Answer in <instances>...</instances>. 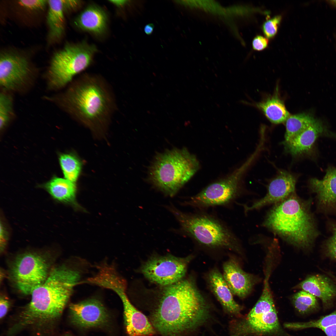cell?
Here are the masks:
<instances>
[{
	"label": "cell",
	"mask_w": 336,
	"mask_h": 336,
	"mask_svg": "<svg viewBox=\"0 0 336 336\" xmlns=\"http://www.w3.org/2000/svg\"><path fill=\"white\" fill-rule=\"evenodd\" d=\"M209 307L191 279L164 286L150 319L161 336H184L202 324Z\"/></svg>",
	"instance_id": "6da1fadb"
},
{
	"label": "cell",
	"mask_w": 336,
	"mask_h": 336,
	"mask_svg": "<svg viewBox=\"0 0 336 336\" xmlns=\"http://www.w3.org/2000/svg\"><path fill=\"white\" fill-rule=\"evenodd\" d=\"M80 277L79 272L65 265L51 268L46 280L31 293L30 301L14 324L15 329L20 332L34 329L43 334L46 328L53 327L62 314L74 287L79 284Z\"/></svg>",
	"instance_id": "7a4b0ae2"
},
{
	"label": "cell",
	"mask_w": 336,
	"mask_h": 336,
	"mask_svg": "<svg viewBox=\"0 0 336 336\" xmlns=\"http://www.w3.org/2000/svg\"><path fill=\"white\" fill-rule=\"evenodd\" d=\"M61 101L72 117L96 134L106 131L117 107L107 81L100 75L88 73L72 82Z\"/></svg>",
	"instance_id": "3957f363"
},
{
	"label": "cell",
	"mask_w": 336,
	"mask_h": 336,
	"mask_svg": "<svg viewBox=\"0 0 336 336\" xmlns=\"http://www.w3.org/2000/svg\"><path fill=\"white\" fill-rule=\"evenodd\" d=\"M263 226L288 243L309 247L316 233L307 203L294 193L275 204L268 212Z\"/></svg>",
	"instance_id": "277c9868"
},
{
	"label": "cell",
	"mask_w": 336,
	"mask_h": 336,
	"mask_svg": "<svg viewBox=\"0 0 336 336\" xmlns=\"http://www.w3.org/2000/svg\"><path fill=\"white\" fill-rule=\"evenodd\" d=\"M167 207L179 222L182 231L198 245L210 249L241 253L238 237L216 217L202 210L187 213L172 206Z\"/></svg>",
	"instance_id": "5b68a950"
},
{
	"label": "cell",
	"mask_w": 336,
	"mask_h": 336,
	"mask_svg": "<svg viewBox=\"0 0 336 336\" xmlns=\"http://www.w3.org/2000/svg\"><path fill=\"white\" fill-rule=\"evenodd\" d=\"M199 167L196 157L187 149L174 148L156 156L149 167L148 180L157 189L172 196Z\"/></svg>",
	"instance_id": "8992f818"
},
{
	"label": "cell",
	"mask_w": 336,
	"mask_h": 336,
	"mask_svg": "<svg viewBox=\"0 0 336 336\" xmlns=\"http://www.w3.org/2000/svg\"><path fill=\"white\" fill-rule=\"evenodd\" d=\"M97 51L94 45L85 42L67 45L51 60L48 72L50 85L60 88L71 82L90 65Z\"/></svg>",
	"instance_id": "52a82bcc"
},
{
	"label": "cell",
	"mask_w": 336,
	"mask_h": 336,
	"mask_svg": "<svg viewBox=\"0 0 336 336\" xmlns=\"http://www.w3.org/2000/svg\"><path fill=\"white\" fill-rule=\"evenodd\" d=\"M253 160L249 158L231 174L209 184L190 198L184 204L203 210L210 207L232 204L242 194V176Z\"/></svg>",
	"instance_id": "ba28073f"
},
{
	"label": "cell",
	"mask_w": 336,
	"mask_h": 336,
	"mask_svg": "<svg viewBox=\"0 0 336 336\" xmlns=\"http://www.w3.org/2000/svg\"><path fill=\"white\" fill-rule=\"evenodd\" d=\"M243 336H293L281 326L270 290L264 288L259 299L239 326Z\"/></svg>",
	"instance_id": "9c48e42d"
},
{
	"label": "cell",
	"mask_w": 336,
	"mask_h": 336,
	"mask_svg": "<svg viewBox=\"0 0 336 336\" xmlns=\"http://www.w3.org/2000/svg\"><path fill=\"white\" fill-rule=\"evenodd\" d=\"M50 265L48 259L39 253L26 252L18 255L10 269L11 279L21 293L31 294L47 278Z\"/></svg>",
	"instance_id": "30bf717a"
},
{
	"label": "cell",
	"mask_w": 336,
	"mask_h": 336,
	"mask_svg": "<svg viewBox=\"0 0 336 336\" xmlns=\"http://www.w3.org/2000/svg\"><path fill=\"white\" fill-rule=\"evenodd\" d=\"M192 255L184 258L172 255L154 257L142 266V273L149 280L157 284L166 286L183 279Z\"/></svg>",
	"instance_id": "8fae6325"
},
{
	"label": "cell",
	"mask_w": 336,
	"mask_h": 336,
	"mask_svg": "<svg viewBox=\"0 0 336 336\" xmlns=\"http://www.w3.org/2000/svg\"><path fill=\"white\" fill-rule=\"evenodd\" d=\"M297 179L293 174L281 170L272 179L267 186V192L261 198L254 202L251 205L244 204V212L259 209L266 206L274 204L295 193Z\"/></svg>",
	"instance_id": "7c38bea8"
},
{
	"label": "cell",
	"mask_w": 336,
	"mask_h": 336,
	"mask_svg": "<svg viewBox=\"0 0 336 336\" xmlns=\"http://www.w3.org/2000/svg\"><path fill=\"white\" fill-rule=\"evenodd\" d=\"M30 71L29 63L25 57L5 53L0 58V85L3 88L15 90L23 84Z\"/></svg>",
	"instance_id": "4fadbf2b"
},
{
	"label": "cell",
	"mask_w": 336,
	"mask_h": 336,
	"mask_svg": "<svg viewBox=\"0 0 336 336\" xmlns=\"http://www.w3.org/2000/svg\"><path fill=\"white\" fill-rule=\"evenodd\" d=\"M127 287H117L114 292L123 304L126 330L128 336H153L156 333L149 319L131 303L126 294Z\"/></svg>",
	"instance_id": "5bb4252c"
},
{
	"label": "cell",
	"mask_w": 336,
	"mask_h": 336,
	"mask_svg": "<svg viewBox=\"0 0 336 336\" xmlns=\"http://www.w3.org/2000/svg\"><path fill=\"white\" fill-rule=\"evenodd\" d=\"M69 309L72 322L82 327L101 325L107 321L108 318L105 307L100 301L95 299L71 304Z\"/></svg>",
	"instance_id": "9a60e30c"
},
{
	"label": "cell",
	"mask_w": 336,
	"mask_h": 336,
	"mask_svg": "<svg viewBox=\"0 0 336 336\" xmlns=\"http://www.w3.org/2000/svg\"><path fill=\"white\" fill-rule=\"evenodd\" d=\"M223 278L232 294L241 298L250 293L259 279L244 271L236 259L231 257L223 266Z\"/></svg>",
	"instance_id": "2e32d148"
},
{
	"label": "cell",
	"mask_w": 336,
	"mask_h": 336,
	"mask_svg": "<svg viewBox=\"0 0 336 336\" xmlns=\"http://www.w3.org/2000/svg\"><path fill=\"white\" fill-rule=\"evenodd\" d=\"M207 280L210 289L223 308L230 314L240 315L242 308L234 300L220 271L216 268L212 270L208 274Z\"/></svg>",
	"instance_id": "e0dca14e"
},
{
	"label": "cell",
	"mask_w": 336,
	"mask_h": 336,
	"mask_svg": "<svg viewBox=\"0 0 336 336\" xmlns=\"http://www.w3.org/2000/svg\"><path fill=\"white\" fill-rule=\"evenodd\" d=\"M311 189L316 193L320 203L331 207L336 204V168L329 166L323 178L319 180L311 179L309 181Z\"/></svg>",
	"instance_id": "ac0fdd59"
},
{
	"label": "cell",
	"mask_w": 336,
	"mask_h": 336,
	"mask_svg": "<svg viewBox=\"0 0 336 336\" xmlns=\"http://www.w3.org/2000/svg\"><path fill=\"white\" fill-rule=\"evenodd\" d=\"M323 131L322 125L316 120L292 138L284 142L286 150L293 156L299 155L308 152Z\"/></svg>",
	"instance_id": "d6986e66"
},
{
	"label": "cell",
	"mask_w": 336,
	"mask_h": 336,
	"mask_svg": "<svg viewBox=\"0 0 336 336\" xmlns=\"http://www.w3.org/2000/svg\"><path fill=\"white\" fill-rule=\"evenodd\" d=\"M74 23L82 30L100 35L106 30L107 16L101 8L96 5H90L77 16Z\"/></svg>",
	"instance_id": "ffe728a7"
},
{
	"label": "cell",
	"mask_w": 336,
	"mask_h": 336,
	"mask_svg": "<svg viewBox=\"0 0 336 336\" xmlns=\"http://www.w3.org/2000/svg\"><path fill=\"white\" fill-rule=\"evenodd\" d=\"M297 287L320 298L325 304H329L336 296L335 286L329 278L321 275L308 277Z\"/></svg>",
	"instance_id": "44dd1931"
},
{
	"label": "cell",
	"mask_w": 336,
	"mask_h": 336,
	"mask_svg": "<svg viewBox=\"0 0 336 336\" xmlns=\"http://www.w3.org/2000/svg\"><path fill=\"white\" fill-rule=\"evenodd\" d=\"M44 187L54 199L61 202L75 204V184L67 179L54 177Z\"/></svg>",
	"instance_id": "7402d4cb"
},
{
	"label": "cell",
	"mask_w": 336,
	"mask_h": 336,
	"mask_svg": "<svg viewBox=\"0 0 336 336\" xmlns=\"http://www.w3.org/2000/svg\"><path fill=\"white\" fill-rule=\"evenodd\" d=\"M49 10L47 22L49 27V36L52 40L59 39L63 34L65 20L63 0L47 1Z\"/></svg>",
	"instance_id": "603a6c76"
},
{
	"label": "cell",
	"mask_w": 336,
	"mask_h": 336,
	"mask_svg": "<svg viewBox=\"0 0 336 336\" xmlns=\"http://www.w3.org/2000/svg\"><path fill=\"white\" fill-rule=\"evenodd\" d=\"M256 105L267 118L274 124L285 122L290 115L283 102L276 94L258 103Z\"/></svg>",
	"instance_id": "cb8c5ba5"
},
{
	"label": "cell",
	"mask_w": 336,
	"mask_h": 336,
	"mask_svg": "<svg viewBox=\"0 0 336 336\" xmlns=\"http://www.w3.org/2000/svg\"><path fill=\"white\" fill-rule=\"evenodd\" d=\"M316 120L310 115L305 113L290 115L285 122L286 132L284 142L289 141Z\"/></svg>",
	"instance_id": "d4e9b609"
},
{
	"label": "cell",
	"mask_w": 336,
	"mask_h": 336,
	"mask_svg": "<svg viewBox=\"0 0 336 336\" xmlns=\"http://www.w3.org/2000/svg\"><path fill=\"white\" fill-rule=\"evenodd\" d=\"M336 324V311L315 320L306 322H288L284 323V328L297 330L314 328L322 329L331 325Z\"/></svg>",
	"instance_id": "484cf974"
},
{
	"label": "cell",
	"mask_w": 336,
	"mask_h": 336,
	"mask_svg": "<svg viewBox=\"0 0 336 336\" xmlns=\"http://www.w3.org/2000/svg\"><path fill=\"white\" fill-rule=\"evenodd\" d=\"M60 165L65 178L72 182L78 177L81 163L77 158L72 154H63L59 158Z\"/></svg>",
	"instance_id": "4316f807"
},
{
	"label": "cell",
	"mask_w": 336,
	"mask_h": 336,
	"mask_svg": "<svg viewBox=\"0 0 336 336\" xmlns=\"http://www.w3.org/2000/svg\"><path fill=\"white\" fill-rule=\"evenodd\" d=\"M292 301L296 310L301 314L310 313L318 306L315 296L304 291L295 294L292 298Z\"/></svg>",
	"instance_id": "83f0119b"
},
{
	"label": "cell",
	"mask_w": 336,
	"mask_h": 336,
	"mask_svg": "<svg viewBox=\"0 0 336 336\" xmlns=\"http://www.w3.org/2000/svg\"><path fill=\"white\" fill-rule=\"evenodd\" d=\"M12 103L9 96L3 93L0 95V127L3 129L13 115Z\"/></svg>",
	"instance_id": "f1b7e54d"
},
{
	"label": "cell",
	"mask_w": 336,
	"mask_h": 336,
	"mask_svg": "<svg viewBox=\"0 0 336 336\" xmlns=\"http://www.w3.org/2000/svg\"><path fill=\"white\" fill-rule=\"evenodd\" d=\"M282 19L280 15H277L266 20L263 24L262 30L267 39L273 38L277 34Z\"/></svg>",
	"instance_id": "f546056e"
},
{
	"label": "cell",
	"mask_w": 336,
	"mask_h": 336,
	"mask_svg": "<svg viewBox=\"0 0 336 336\" xmlns=\"http://www.w3.org/2000/svg\"><path fill=\"white\" fill-rule=\"evenodd\" d=\"M18 1L19 3L22 6L30 10L42 9L47 3V1L44 0H22Z\"/></svg>",
	"instance_id": "4dcf8cb0"
},
{
	"label": "cell",
	"mask_w": 336,
	"mask_h": 336,
	"mask_svg": "<svg viewBox=\"0 0 336 336\" xmlns=\"http://www.w3.org/2000/svg\"><path fill=\"white\" fill-rule=\"evenodd\" d=\"M268 39L260 35H258L254 37L252 42L253 49L258 51L265 49L268 46Z\"/></svg>",
	"instance_id": "1f68e13d"
},
{
	"label": "cell",
	"mask_w": 336,
	"mask_h": 336,
	"mask_svg": "<svg viewBox=\"0 0 336 336\" xmlns=\"http://www.w3.org/2000/svg\"><path fill=\"white\" fill-rule=\"evenodd\" d=\"M10 303L8 298L3 295L0 298V318L3 319L7 315L9 308Z\"/></svg>",
	"instance_id": "d6a6232c"
},
{
	"label": "cell",
	"mask_w": 336,
	"mask_h": 336,
	"mask_svg": "<svg viewBox=\"0 0 336 336\" xmlns=\"http://www.w3.org/2000/svg\"><path fill=\"white\" fill-rule=\"evenodd\" d=\"M7 232L2 224L0 225V250H3L8 239Z\"/></svg>",
	"instance_id": "836d02e7"
},
{
	"label": "cell",
	"mask_w": 336,
	"mask_h": 336,
	"mask_svg": "<svg viewBox=\"0 0 336 336\" xmlns=\"http://www.w3.org/2000/svg\"><path fill=\"white\" fill-rule=\"evenodd\" d=\"M63 2L64 10L75 9L80 3V1L76 0H63Z\"/></svg>",
	"instance_id": "e575fe53"
},
{
	"label": "cell",
	"mask_w": 336,
	"mask_h": 336,
	"mask_svg": "<svg viewBox=\"0 0 336 336\" xmlns=\"http://www.w3.org/2000/svg\"><path fill=\"white\" fill-rule=\"evenodd\" d=\"M322 330L327 336H336V324L324 328Z\"/></svg>",
	"instance_id": "d590c367"
},
{
	"label": "cell",
	"mask_w": 336,
	"mask_h": 336,
	"mask_svg": "<svg viewBox=\"0 0 336 336\" xmlns=\"http://www.w3.org/2000/svg\"><path fill=\"white\" fill-rule=\"evenodd\" d=\"M154 27V26L153 24H148L146 25L144 27V32L147 35H150L152 33Z\"/></svg>",
	"instance_id": "8d00e7d4"
},
{
	"label": "cell",
	"mask_w": 336,
	"mask_h": 336,
	"mask_svg": "<svg viewBox=\"0 0 336 336\" xmlns=\"http://www.w3.org/2000/svg\"><path fill=\"white\" fill-rule=\"evenodd\" d=\"M110 2L118 7H121L125 5L127 2V0H111Z\"/></svg>",
	"instance_id": "74e56055"
},
{
	"label": "cell",
	"mask_w": 336,
	"mask_h": 336,
	"mask_svg": "<svg viewBox=\"0 0 336 336\" xmlns=\"http://www.w3.org/2000/svg\"><path fill=\"white\" fill-rule=\"evenodd\" d=\"M333 2L334 3H335V4H336V1H333Z\"/></svg>",
	"instance_id": "f35d334b"
}]
</instances>
